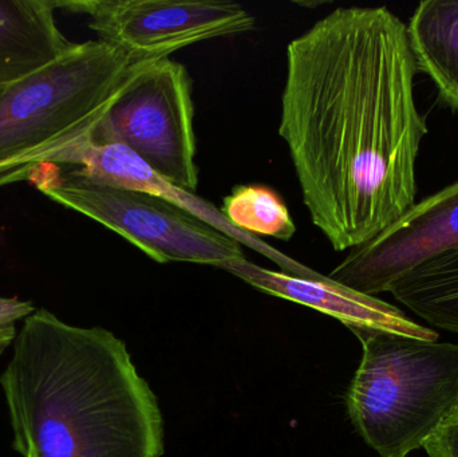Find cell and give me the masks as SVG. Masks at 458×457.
Instances as JSON below:
<instances>
[{"label":"cell","mask_w":458,"mask_h":457,"mask_svg":"<svg viewBox=\"0 0 458 457\" xmlns=\"http://www.w3.org/2000/svg\"><path fill=\"white\" fill-rule=\"evenodd\" d=\"M429 457H458V410L424 444Z\"/></svg>","instance_id":"obj_15"},{"label":"cell","mask_w":458,"mask_h":457,"mask_svg":"<svg viewBox=\"0 0 458 457\" xmlns=\"http://www.w3.org/2000/svg\"><path fill=\"white\" fill-rule=\"evenodd\" d=\"M362 361L347 392L350 419L381 457H406L458 410V345L352 327Z\"/></svg>","instance_id":"obj_4"},{"label":"cell","mask_w":458,"mask_h":457,"mask_svg":"<svg viewBox=\"0 0 458 457\" xmlns=\"http://www.w3.org/2000/svg\"><path fill=\"white\" fill-rule=\"evenodd\" d=\"M55 10V0H0V86L34 74L72 47Z\"/></svg>","instance_id":"obj_11"},{"label":"cell","mask_w":458,"mask_h":457,"mask_svg":"<svg viewBox=\"0 0 458 457\" xmlns=\"http://www.w3.org/2000/svg\"><path fill=\"white\" fill-rule=\"evenodd\" d=\"M34 311L35 309L31 302L21 300L18 298L0 297V326L15 325L21 319L24 321Z\"/></svg>","instance_id":"obj_16"},{"label":"cell","mask_w":458,"mask_h":457,"mask_svg":"<svg viewBox=\"0 0 458 457\" xmlns=\"http://www.w3.org/2000/svg\"><path fill=\"white\" fill-rule=\"evenodd\" d=\"M153 62L88 40L10 85L0 101V188L29 182L70 148L93 140L121 94Z\"/></svg>","instance_id":"obj_3"},{"label":"cell","mask_w":458,"mask_h":457,"mask_svg":"<svg viewBox=\"0 0 458 457\" xmlns=\"http://www.w3.org/2000/svg\"><path fill=\"white\" fill-rule=\"evenodd\" d=\"M187 69L171 58L148 64L113 105L93 136L120 144L176 187H199L193 101Z\"/></svg>","instance_id":"obj_6"},{"label":"cell","mask_w":458,"mask_h":457,"mask_svg":"<svg viewBox=\"0 0 458 457\" xmlns=\"http://www.w3.org/2000/svg\"><path fill=\"white\" fill-rule=\"evenodd\" d=\"M389 292L433 326L458 333V247L409 271Z\"/></svg>","instance_id":"obj_13"},{"label":"cell","mask_w":458,"mask_h":457,"mask_svg":"<svg viewBox=\"0 0 458 457\" xmlns=\"http://www.w3.org/2000/svg\"><path fill=\"white\" fill-rule=\"evenodd\" d=\"M8 88H10V85L0 86V101H2L3 97H4V94L7 93Z\"/></svg>","instance_id":"obj_18"},{"label":"cell","mask_w":458,"mask_h":457,"mask_svg":"<svg viewBox=\"0 0 458 457\" xmlns=\"http://www.w3.org/2000/svg\"><path fill=\"white\" fill-rule=\"evenodd\" d=\"M21 457H161L157 397L125 343L40 309L27 317L0 376Z\"/></svg>","instance_id":"obj_2"},{"label":"cell","mask_w":458,"mask_h":457,"mask_svg":"<svg viewBox=\"0 0 458 457\" xmlns=\"http://www.w3.org/2000/svg\"><path fill=\"white\" fill-rule=\"evenodd\" d=\"M223 214L237 230L255 236L291 241L296 227L276 192L261 185H240L225 199Z\"/></svg>","instance_id":"obj_14"},{"label":"cell","mask_w":458,"mask_h":457,"mask_svg":"<svg viewBox=\"0 0 458 457\" xmlns=\"http://www.w3.org/2000/svg\"><path fill=\"white\" fill-rule=\"evenodd\" d=\"M417 72L408 24L385 5L336 8L288 43L279 134L310 219L335 251L416 203L428 134Z\"/></svg>","instance_id":"obj_1"},{"label":"cell","mask_w":458,"mask_h":457,"mask_svg":"<svg viewBox=\"0 0 458 457\" xmlns=\"http://www.w3.org/2000/svg\"><path fill=\"white\" fill-rule=\"evenodd\" d=\"M222 270L247 282L250 286L274 297L293 300L315 309L341 321L347 329L374 327L421 340L437 341L438 334L429 327L409 319L400 309L377 297L347 289L328 276L310 279L268 270L245 258L223 265Z\"/></svg>","instance_id":"obj_10"},{"label":"cell","mask_w":458,"mask_h":457,"mask_svg":"<svg viewBox=\"0 0 458 457\" xmlns=\"http://www.w3.org/2000/svg\"><path fill=\"white\" fill-rule=\"evenodd\" d=\"M55 164H74L78 165V169H75L78 173L98 184L140 190L171 201L216 230L222 231L229 238L272 260L282 273L310 279L322 276L317 271L296 262L293 258L272 249L269 244L264 243L256 236L237 230L229 223L222 209L215 208L211 203L199 198L195 193L172 184L123 145L99 144L90 140L70 148Z\"/></svg>","instance_id":"obj_9"},{"label":"cell","mask_w":458,"mask_h":457,"mask_svg":"<svg viewBox=\"0 0 458 457\" xmlns=\"http://www.w3.org/2000/svg\"><path fill=\"white\" fill-rule=\"evenodd\" d=\"M458 247V182L414 203L400 219L349 250L328 274L331 281L369 297L390 287L422 263Z\"/></svg>","instance_id":"obj_8"},{"label":"cell","mask_w":458,"mask_h":457,"mask_svg":"<svg viewBox=\"0 0 458 457\" xmlns=\"http://www.w3.org/2000/svg\"><path fill=\"white\" fill-rule=\"evenodd\" d=\"M55 4L86 13L99 39L141 61L169 58L187 46L255 27V18L242 5L216 0H55Z\"/></svg>","instance_id":"obj_7"},{"label":"cell","mask_w":458,"mask_h":457,"mask_svg":"<svg viewBox=\"0 0 458 457\" xmlns=\"http://www.w3.org/2000/svg\"><path fill=\"white\" fill-rule=\"evenodd\" d=\"M417 70L429 75L441 98L458 113V0H425L408 24Z\"/></svg>","instance_id":"obj_12"},{"label":"cell","mask_w":458,"mask_h":457,"mask_svg":"<svg viewBox=\"0 0 458 457\" xmlns=\"http://www.w3.org/2000/svg\"><path fill=\"white\" fill-rule=\"evenodd\" d=\"M29 182L54 203L114 231L156 262L220 268L244 258L239 241L157 196L98 184L75 169L64 173L46 165Z\"/></svg>","instance_id":"obj_5"},{"label":"cell","mask_w":458,"mask_h":457,"mask_svg":"<svg viewBox=\"0 0 458 457\" xmlns=\"http://www.w3.org/2000/svg\"><path fill=\"white\" fill-rule=\"evenodd\" d=\"M16 329L15 325H7V326H0V356H2L3 351L13 343L16 338Z\"/></svg>","instance_id":"obj_17"}]
</instances>
